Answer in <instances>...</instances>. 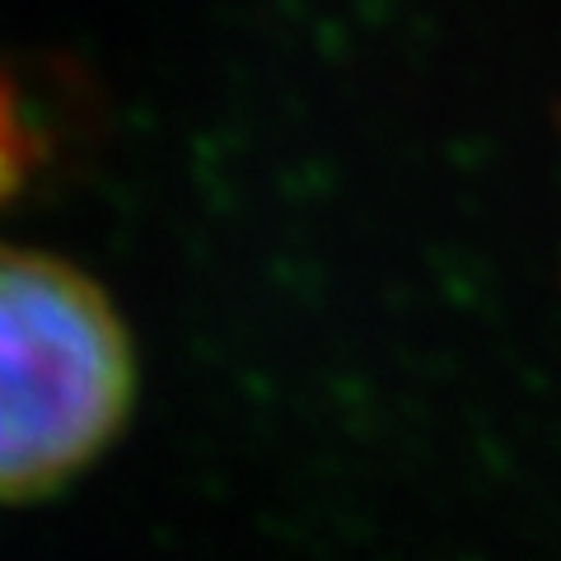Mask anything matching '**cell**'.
I'll list each match as a JSON object with an SVG mask.
<instances>
[{
  "mask_svg": "<svg viewBox=\"0 0 561 561\" xmlns=\"http://www.w3.org/2000/svg\"><path fill=\"white\" fill-rule=\"evenodd\" d=\"M136 342L94 276L0 239V505L90 472L136 408Z\"/></svg>",
  "mask_w": 561,
  "mask_h": 561,
  "instance_id": "obj_1",
  "label": "cell"
}]
</instances>
